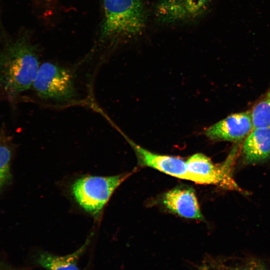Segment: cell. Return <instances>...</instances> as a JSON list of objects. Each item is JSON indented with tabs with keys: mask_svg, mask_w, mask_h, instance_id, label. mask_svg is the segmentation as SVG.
Here are the masks:
<instances>
[{
	"mask_svg": "<svg viewBox=\"0 0 270 270\" xmlns=\"http://www.w3.org/2000/svg\"><path fill=\"white\" fill-rule=\"evenodd\" d=\"M40 65L36 48L26 40L8 44L0 52V90L10 97L28 90Z\"/></svg>",
	"mask_w": 270,
	"mask_h": 270,
	"instance_id": "1",
	"label": "cell"
},
{
	"mask_svg": "<svg viewBox=\"0 0 270 270\" xmlns=\"http://www.w3.org/2000/svg\"><path fill=\"white\" fill-rule=\"evenodd\" d=\"M100 40L136 36L146 27V14L142 0H104Z\"/></svg>",
	"mask_w": 270,
	"mask_h": 270,
	"instance_id": "2",
	"label": "cell"
},
{
	"mask_svg": "<svg viewBox=\"0 0 270 270\" xmlns=\"http://www.w3.org/2000/svg\"><path fill=\"white\" fill-rule=\"evenodd\" d=\"M130 174L80 176L70 184L71 196L84 212L98 218L114 192Z\"/></svg>",
	"mask_w": 270,
	"mask_h": 270,
	"instance_id": "3",
	"label": "cell"
},
{
	"mask_svg": "<svg viewBox=\"0 0 270 270\" xmlns=\"http://www.w3.org/2000/svg\"><path fill=\"white\" fill-rule=\"evenodd\" d=\"M32 86L38 96L45 100L66 103L74 102L77 97L72 72L51 62L40 65Z\"/></svg>",
	"mask_w": 270,
	"mask_h": 270,
	"instance_id": "4",
	"label": "cell"
},
{
	"mask_svg": "<svg viewBox=\"0 0 270 270\" xmlns=\"http://www.w3.org/2000/svg\"><path fill=\"white\" fill-rule=\"evenodd\" d=\"M234 150L222 164H214L206 155L198 153L186 161L188 171L195 176L200 184H216L230 190L242 192L231 174Z\"/></svg>",
	"mask_w": 270,
	"mask_h": 270,
	"instance_id": "5",
	"label": "cell"
},
{
	"mask_svg": "<svg viewBox=\"0 0 270 270\" xmlns=\"http://www.w3.org/2000/svg\"><path fill=\"white\" fill-rule=\"evenodd\" d=\"M212 0H160L154 14L158 22L176 24L194 22L208 10Z\"/></svg>",
	"mask_w": 270,
	"mask_h": 270,
	"instance_id": "6",
	"label": "cell"
},
{
	"mask_svg": "<svg viewBox=\"0 0 270 270\" xmlns=\"http://www.w3.org/2000/svg\"><path fill=\"white\" fill-rule=\"evenodd\" d=\"M122 134L133 148L139 165L148 166L168 175L198 184L196 178L188 171L186 161L182 159L154 153L136 144L123 133Z\"/></svg>",
	"mask_w": 270,
	"mask_h": 270,
	"instance_id": "7",
	"label": "cell"
},
{
	"mask_svg": "<svg viewBox=\"0 0 270 270\" xmlns=\"http://www.w3.org/2000/svg\"><path fill=\"white\" fill-rule=\"evenodd\" d=\"M254 128L250 111L234 114L209 126L204 134L210 140L232 142L246 138Z\"/></svg>",
	"mask_w": 270,
	"mask_h": 270,
	"instance_id": "8",
	"label": "cell"
},
{
	"mask_svg": "<svg viewBox=\"0 0 270 270\" xmlns=\"http://www.w3.org/2000/svg\"><path fill=\"white\" fill-rule=\"evenodd\" d=\"M164 205L180 216L202 220L203 218L194 190L178 187L166 192L162 198Z\"/></svg>",
	"mask_w": 270,
	"mask_h": 270,
	"instance_id": "9",
	"label": "cell"
},
{
	"mask_svg": "<svg viewBox=\"0 0 270 270\" xmlns=\"http://www.w3.org/2000/svg\"><path fill=\"white\" fill-rule=\"evenodd\" d=\"M246 164H256L270 158V128H254L246 137L242 147Z\"/></svg>",
	"mask_w": 270,
	"mask_h": 270,
	"instance_id": "10",
	"label": "cell"
},
{
	"mask_svg": "<svg viewBox=\"0 0 270 270\" xmlns=\"http://www.w3.org/2000/svg\"><path fill=\"white\" fill-rule=\"evenodd\" d=\"M90 240L72 254L64 256H58L44 252L40 255L38 262L48 270H80L78 260L89 244Z\"/></svg>",
	"mask_w": 270,
	"mask_h": 270,
	"instance_id": "11",
	"label": "cell"
},
{
	"mask_svg": "<svg viewBox=\"0 0 270 270\" xmlns=\"http://www.w3.org/2000/svg\"><path fill=\"white\" fill-rule=\"evenodd\" d=\"M198 270H270V267L262 261L247 260L230 262L225 260L206 257Z\"/></svg>",
	"mask_w": 270,
	"mask_h": 270,
	"instance_id": "12",
	"label": "cell"
},
{
	"mask_svg": "<svg viewBox=\"0 0 270 270\" xmlns=\"http://www.w3.org/2000/svg\"><path fill=\"white\" fill-rule=\"evenodd\" d=\"M250 113L254 128H270V92L254 106Z\"/></svg>",
	"mask_w": 270,
	"mask_h": 270,
	"instance_id": "13",
	"label": "cell"
},
{
	"mask_svg": "<svg viewBox=\"0 0 270 270\" xmlns=\"http://www.w3.org/2000/svg\"><path fill=\"white\" fill-rule=\"evenodd\" d=\"M11 152L4 145H0V192L11 178Z\"/></svg>",
	"mask_w": 270,
	"mask_h": 270,
	"instance_id": "14",
	"label": "cell"
},
{
	"mask_svg": "<svg viewBox=\"0 0 270 270\" xmlns=\"http://www.w3.org/2000/svg\"></svg>",
	"mask_w": 270,
	"mask_h": 270,
	"instance_id": "15",
	"label": "cell"
}]
</instances>
